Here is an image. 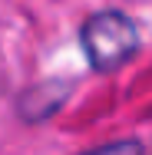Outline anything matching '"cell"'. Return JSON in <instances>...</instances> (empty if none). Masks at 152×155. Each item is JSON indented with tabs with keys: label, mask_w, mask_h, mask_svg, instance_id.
<instances>
[{
	"label": "cell",
	"mask_w": 152,
	"mask_h": 155,
	"mask_svg": "<svg viewBox=\"0 0 152 155\" xmlns=\"http://www.w3.org/2000/svg\"><path fill=\"white\" fill-rule=\"evenodd\" d=\"M79 43L96 73H113L136 56L139 30L119 10H99V13L86 17V23L79 30Z\"/></svg>",
	"instance_id": "cell-1"
},
{
	"label": "cell",
	"mask_w": 152,
	"mask_h": 155,
	"mask_svg": "<svg viewBox=\"0 0 152 155\" xmlns=\"http://www.w3.org/2000/svg\"><path fill=\"white\" fill-rule=\"evenodd\" d=\"M79 155H142V142L119 139V142H109V145H99V149H90V152H79Z\"/></svg>",
	"instance_id": "cell-3"
},
{
	"label": "cell",
	"mask_w": 152,
	"mask_h": 155,
	"mask_svg": "<svg viewBox=\"0 0 152 155\" xmlns=\"http://www.w3.org/2000/svg\"><path fill=\"white\" fill-rule=\"evenodd\" d=\"M69 96V86L60 83V79H46V83H36L27 93L20 96V116L27 122H43L50 119Z\"/></svg>",
	"instance_id": "cell-2"
}]
</instances>
